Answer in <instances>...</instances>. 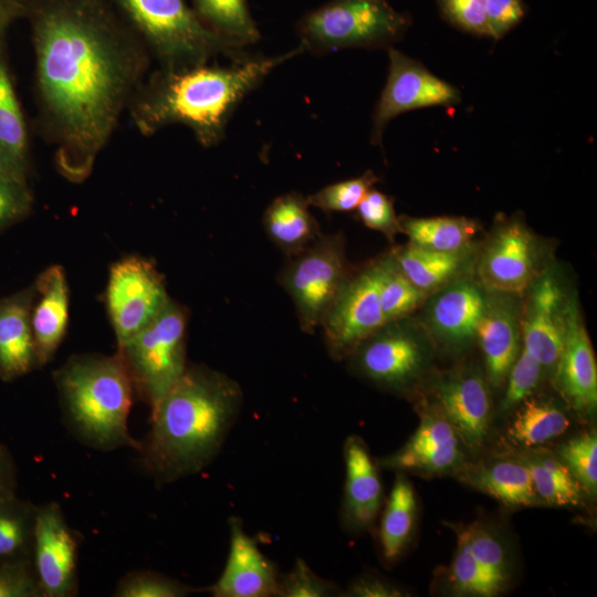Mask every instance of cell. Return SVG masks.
<instances>
[{
  "instance_id": "1",
  "label": "cell",
  "mask_w": 597,
  "mask_h": 597,
  "mask_svg": "<svg viewBox=\"0 0 597 597\" xmlns=\"http://www.w3.org/2000/svg\"><path fill=\"white\" fill-rule=\"evenodd\" d=\"M41 132L59 172L82 182L146 78L150 53L111 0H31Z\"/></svg>"
},
{
  "instance_id": "2",
  "label": "cell",
  "mask_w": 597,
  "mask_h": 597,
  "mask_svg": "<svg viewBox=\"0 0 597 597\" xmlns=\"http://www.w3.org/2000/svg\"><path fill=\"white\" fill-rule=\"evenodd\" d=\"M243 404L240 385L205 365H188L151 410L137 452L157 486L203 471L220 453Z\"/></svg>"
},
{
  "instance_id": "3",
  "label": "cell",
  "mask_w": 597,
  "mask_h": 597,
  "mask_svg": "<svg viewBox=\"0 0 597 597\" xmlns=\"http://www.w3.org/2000/svg\"><path fill=\"white\" fill-rule=\"evenodd\" d=\"M302 46L273 56L205 63L181 69L158 67L134 94L127 111L136 129L151 136L171 124L188 127L203 147L217 146L241 101L277 66L303 53Z\"/></svg>"
},
{
  "instance_id": "4",
  "label": "cell",
  "mask_w": 597,
  "mask_h": 597,
  "mask_svg": "<svg viewBox=\"0 0 597 597\" xmlns=\"http://www.w3.org/2000/svg\"><path fill=\"white\" fill-rule=\"evenodd\" d=\"M53 380L64 423L80 442L100 451L139 450L128 429L134 385L119 350L73 355Z\"/></svg>"
},
{
  "instance_id": "5",
  "label": "cell",
  "mask_w": 597,
  "mask_h": 597,
  "mask_svg": "<svg viewBox=\"0 0 597 597\" xmlns=\"http://www.w3.org/2000/svg\"><path fill=\"white\" fill-rule=\"evenodd\" d=\"M119 15L165 70L209 63L218 55L244 56L207 29L188 0H111Z\"/></svg>"
},
{
  "instance_id": "6",
  "label": "cell",
  "mask_w": 597,
  "mask_h": 597,
  "mask_svg": "<svg viewBox=\"0 0 597 597\" xmlns=\"http://www.w3.org/2000/svg\"><path fill=\"white\" fill-rule=\"evenodd\" d=\"M410 25V15L388 0H329L301 18L298 45L318 55L345 49L387 50Z\"/></svg>"
},
{
  "instance_id": "7",
  "label": "cell",
  "mask_w": 597,
  "mask_h": 597,
  "mask_svg": "<svg viewBox=\"0 0 597 597\" xmlns=\"http://www.w3.org/2000/svg\"><path fill=\"white\" fill-rule=\"evenodd\" d=\"M187 310L170 300L139 333L118 347L126 363L134 391L150 411L187 368Z\"/></svg>"
},
{
  "instance_id": "8",
  "label": "cell",
  "mask_w": 597,
  "mask_h": 597,
  "mask_svg": "<svg viewBox=\"0 0 597 597\" xmlns=\"http://www.w3.org/2000/svg\"><path fill=\"white\" fill-rule=\"evenodd\" d=\"M348 277L345 243L339 234L320 235L283 268L280 284L291 296L300 327L313 334Z\"/></svg>"
},
{
  "instance_id": "9",
  "label": "cell",
  "mask_w": 597,
  "mask_h": 597,
  "mask_svg": "<svg viewBox=\"0 0 597 597\" xmlns=\"http://www.w3.org/2000/svg\"><path fill=\"white\" fill-rule=\"evenodd\" d=\"M352 369L394 392H405L421 377L428 363L422 338L401 320L386 323L346 358Z\"/></svg>"
},
{
  "instance_id": "10",
  "label": "cell",
  "mask_w": 597,
  "mask_h": 597,
  "mask_svg": "<svg viewBox=\"0 0 597 597\" xmlns=\"http://www.w3.org/2000/svg\"><path fill=\"white\" fill-rule=\"evenodd\" d=\"M170 300L163 275L150 261L130 255L115 262L106 304L118 347L156 318Z\"/></svg>"
},
{
  "instance_id": "11",
  "label": "cell",
  "mask_w": 597,
  "mask_h": 597,
  "mask_svg": "<svg viewBox=\"0 0 597 597\" xmlns=\"http://www.w3.org/2000/svg\"><path fill=\"white\" fill-rule=\"evenodd\" d=\"M387 51L388 75L373 113L370 142L374 145L381 144L387 125L402 113L429 106L452 107L461 103V93L454 85L394 46Z\"/></svg>"
},
{
  "instance_id": "12",
  "label": "cell",
  "mask_w": 597,
  "mask_h": 597,
  "mask_svg": "<svg viewBox=\"0 0 597 597\" xmlns=\"http://www.w3.org/2000/svg\"><path fill=\"white\" fill-rule=\"evenodd\" d=\"M387 323L383 313L375 263L348 276L328 306L321 326L327 353L346 359L366 338Z\"/></svg>"
},
{
  "instance_id": "13",
  "label": "cell",
  "mask_w": 597,
  "mask_h": 597,
  "mask_svg": "<svg viewBox=\"0 0 597 597\" xmlns=\"http://www.w3.org/2000/svg\"><path fill=\"white\" fill-rule=\"evenodd\" d=\"M540 249L527 227L519 219L499 226L478 265L485 289L507 295L521 294L540 276Z\"/></svg>"
},
{
  "instance_id": "14",
  "label": "cell",
  "mask_w": 597,
  "mask_h": 597,
  "mask_svg": "<svg viewBox=\"0 0 597 597\" xmlns=\"http://www.w3.org/2000/svg\"><path fill=\"white\" fill-rule=\"evenodd\" d=\"M77 538L56 502L36 506L33 566L43 597L78 593Z\"/></svg>"
},
{
  "instance_id": "15",
  "label": "cell",
  "mask_w": 597,
  "mask_h": 597,
  "mask_svg": "<svg viewBox=\"0 0 597 597\" xmlns=\"http://www.w3.org/2000/svg\"><path fill=\"white\" fill-rule=\"evenodd\" d=\"M229 552L220 577L208 588L213 597H277L280 575L276 565L259 548L242 520L231 516Z\"/></svg>"
},
{
  "instance_id": "16",
  "label": "cell",
  "mask_w": 597,
  "mask_h": 597,
  "mask_svg": "<svg viewBox=\"0 0 597 597\" xmlns=\"http://www.w3.org/2000/svg\"><path fill=\"white\" fill-rule=\"evenodd\" d=\"M461 439L441 409L421 413L410 439L396 452L377 463L397 472L444 474L463 462Z\"/></svg>"
},
{
  "instance_id": "17",
  "label": "cell",
  "mask_w": 597,
  "mask_h": 597,
  "mask_svg": "<svg viewBox=\"0 0 597 597\" xmlns=\"http://www.w3.org/2000/svg\"><path fill=\"white\" fill-rule=\"evenodd\" d=\"M555 385L580 412L597 406V366L588 333L576 301L565 303L563 348L555 366Z\"/></svg>"
},
{
  "instance_id": "18",
  "label": "cell",
  "mask_w": 597,
  "mask_h": 597,
  "mask_svg": "<svg viewBox=\"0 0 597 597\" xmlns=\"http://www.w3.org/2000/svg\"><path fill=\"white\" fill-rule=\"evenodd\" d=\"M565 303L562 289L551 273L538 276L520 322L523 348L544 368L555 367L564 339Z\"/></svg>"
},
{
  "instance_id": "19",
  "label": "cell",
  "mask_w": 597,
  "mask_h": 597,
  "mask_svg": "<svg viewBox=\"0 0 597 597\" xmlns=\"http://www.w3.org/2000/svg\"><path fill=\"white\" fill-rule=\"evenodd\" d=\"M345 483L341 523L349 533L371 531L378 517L383 486L378 463L371 458L364 440L355 434L344 441Z\"/></svg>"
},
{
  "instance_id": "20",
  "label": "cell",
  "mask_w": 597,
  "mask_h": 597,
  "mask_svg": "<svg viewBox=\"0 0 597 597\" xmlns=\"http://www.w3.org/2000/svg\"><path fill=\"white\" fill-rule=\"evenodd\" d=\"M441 411L454 427L461 441L478 449L489 432L490 395L482 375L464 370L442 378L436 386Z\"/></svg>"
},
{
  "instance_id": "21",
  "label": "cell",
  "mask_w": 597,
  "mask_h": 597,
  "mask_svg": "<svg viewBox=\"0 0 597 597\" xmlns=\"http://www.w3.org/2000/svg\"><path fill=\"white\" fill-rule=\"evenodd\" d=\"M34 284L0 298V378L12 381L39 368L31 313Z\"/></svg>"
},
{
  "instance_id": "22",
  "label": "cell",
  "mask_w": 597,
  "mask_h": 597,
  "mask_svg": "<svg viewBox=\"0 0 597 597\" xmlns=\"http://www.w3.org/2000/svg\"><path fill=\"white\" fill-rule=\"evenodd\" d=\"M485 296L469 280L448 284L437 292L427 308V324L433 335L450 346H462L475 337Z\"/></svg>"
},
{
  "instance_id": "23",
  "label": "cell",
  "mask_w": 597,
  "mask_h": 597,
  "mask_svg": "<svg viewBox=\"0 0 597 597\" xmlns=\"http://www.w3.org/2000/svg\"><path fill=\"white\" fill-rule=\"evenodd\" d=\"M31 325L39 366L46 365L61 345L69 321V286L62 266L51 265L34 282Z\"/></svg>"
},
{
  "instance_id": "24",
  "label": "cell",
  "mask_w": 597,
  "mask_h": 597,
  "mask_svg": "<svg viewBox=\"0 0 597 597\" xmlns=\"http://www.w3.org/2000/svg\"><path fill=\"white\" fill-rule=\"evenodd\" d=\"M499 296H485L475 329L488 376L493 386H501L520 352V322L513 303Z\"/></svg>"
},
{
  "instance_id": "25",
  "label": "cell",
  "mask_w": 597,
  "mask_h": 597,
  "mask_svg": "<svg viewBox=\"0 0 597 597\" xmlns=\"http://www.w3.org/2000/svg\"><path fill=\"white\" fill-rule=\"evenodd\" d=\"M7 30H0V168L27 178L28 127L8 63Z\"/></svg>"
},
{
  "instance_id": "26",
  "label": "cell",
  "mask_w": 597,
  "mask_h": 597,
  "mask_svg": "<svg viewBox=\"0 0 597 597\" xmlns=\"http://www.w3.org/2000/svg\"><path fill=\"white\" fill-rule=\"evenodd\" d=\"M310 207L303 195L287 192L276 197L264 211L265 232L286 255H297L321 235Z\"/></svg>"
},
{
  "instance_id": "27",
  "label": "cell",
  "mask_w": 597,
  "mask_h": 597,
  "mask_svg": "<svg viewBox=\"0 0 597 597\" xmlns=\"http://www.w3.org/2000/svg\"><path fill=\"white\" fill-rule=\"evenodd\" d=\"M463 482L507 506H532L541 502L531 474L520 460L501 459L460 468Z\"/></svg>"
},
{
  "instance_id": "28",
  "label": "cell",
  "mask_w": 597,
  "mask_h": 597,
  "mask_svg": "<svg viewBox=\"0 0 597 597\" xmlns=\"http://www.w3.org/2000/svg\"><path fill=\"white\" fill-rule=\"evenodd\" d=\"M416 515L413 486L404 472H397L378 528L380 553L387 564L395 563L405 553L413 533Z\"/></svg>"
},
{
  "instance_id": "29",
  "label": "cell",
  "mask_w": 597,
  "mask_h": 597,
  "mask_svg": "<svg viewBox=\"0 0 597 597\" xmlns=\"http://www.w3.org/2000/svg\"><path fill=\"white\" fill-rule=\"evenodd\" d=\"M391 254L406 277L427 295L448 285L459 275L465 263L467 251L439 252L410 243Z\"/></svg>"
},
{
  "instance_id": "30",
  "label": "cell",
  "mask_w": 597,
  "mask_h": 597,
  "mask_svg": "<svg viewBox=\"0 0 597 597\" xmlns=\"http://www.w3.org/2000/svg\"><path fill=\"white\" fill-rule=\"evenodd\" d=\"M195 13L212 33L242 50L260 40L248 0H190Z\"/></svg>"
},
{
  "instance_id": "31",
  "label": "cell",
  "mask_w": 597,
  "mask_h": 597,
  "mask_svg": "<svg viewBox=\"0 0 597 597\" xmlns=\"http://www.w3.org/2000/svg\"><path fill=\"white\" fill-rule=\"evenodd\" d=\"M36 505L15 495L0 500V566L33 564Z\"/></svg>"
},
{
  "instance_id": "32",
  "label": "cell",
  "mask_w": 597,
  "mask_h": 597,
  "mask_svg": "<svg viewBox=\"0 0 597 597\" xmlns=\"http://www.w3.org/2000/svg\"><path fill=\"white\" fill-rule=\"evenodd\" d=\"M399 221L411 244L439 252L467 251L478 229L464 217H401Z\"/></svg>"
},
{
  "instance_id": "33",
  "label": "cell",
  "mask_w": 597,
  "mask_h": 597,
  "mask_svg": "<svg viewBox=\"0 0 597 597\" xmlns=\"http://www.w3.org/2000/svg\"><path fill=\"white\" fill-rule=\"evenodd\" d=\"M507 427V437L522 447H535L563 434L569 419L555 404L526 398Z\"/></svg>"
},
{
  "instance_id": "34",
  "label": "cell",
  "mask_w": 597,
  "mask_h": 597,
  "mask_svg": "<svg viewBox=\"0 0 597 597\" xmlns=\"http://www.w3.org/2000/svg\"><path fill=\"white\" fill-rule=\"evenodd\" d=\"M531 474L534 491L542 503L557 506H577L582 502V488L570 471L548 452H534L521 457Z\"/></svg>"
},
{
  "instance_id": "35",
  "label": "cell",
  "mask_w": 597,
  "mask_h": 597,
  "mask_svg": "<svg viewBox=\"0 0 597 597\" xmlns=\"http://www.w3.org/2000/svg\"><path fill=\"white\" fill-rule=\"evenodd\" d=\"M375 266L379 302L387 323L406 317L426 294L406 277L391 253L375 262Z\"/></svg>"
},
{
  "instance_id": "36",
  "label": "cell",
  "mask_w": 597,
  "mask_h": 597,
  "mask_svg": "<svg viewBox=\"0 0 597 597\" xmlns=\"http://www.w3.org/2000/svg\"><path fill=\"white\" fill-rule=\"evenodd\" d=\"M457 534V544L465 547L490 574L506 583L507 559L503 545L480 523L450 525Z\"/></svg>"
},
{
  "instance_id": "37",
  "label": "cell",
  "mask_w": 597,
  "mask_h": 597,
  "mask_svg": "<svg viewBox=\"0 0 597 597\" xmlns=\"http://www.w3.org/2000/svg\"><path fill=\"white\" fill-rule=\"evenodd\" d=\"M450 583L461 595L492 597L502 591L505 582L486 572L468 552L458 544L450 567Z\"/></svg>"
},
{
  "instance_id": "38",
  "label": "cell",
  "mask_w": 597,
  "mask_h": 597,
  "mask_svg": "<svg viewBox=\"0 0 597 597\" xmlns=\"http://www.w3.org/2000/svg\"><path fill=\"white\" fill-rule=\"evenodd\" d=\"M378 180L371 170H367L358 177L328 185L306 199L311 207L324 212L353 211Z\"/></svg>"
},
{
  "instance_id": "39",
  "label": "cell",
  "mask_w": 597,
  "mask_h": 597,
  "mask_svg": "<svg viewBox=\"0 0 597 597\" xmlns=\"http://www.w3.org/2000/svg\"><path fill=\"white\" fill-rule=\"evenodd\" d=\"M559 459L588 494L597 491V436L595 431L574 437L559 449Z\"/></svg>"
},
{
  "instance_id": "40",
  "label": "cell",
  "mask_w": 597,
  "mask_h": 597,
  "mask_svg": "<svg viewBox=\"0 0 597 597\" xmlns=\"http://www.w3.org/2000/svg\"><path fill=\"white\" fill-rule=\"evenodd\" d=\"M197 589L191 586L151 570H134L117 584V597H186Z\"/></svg>"
},
{
  "instance_id": "41",
  "label": "cell",
  "mask_w": 597,
  "mask_h": 597,
  "mask_svg": "<svg viewBox=\"0 0 597 597\" xmlns=\"http://www.w3.org/2000/svg\"><path fill=\"white\" fill-rule=\"evenodd\" d=\"M342 593L334 582L317 575L301 557L290 572L280 575L277 597H333Z\"/></svg>"
},
{
  "instance_id": "42",
  "label": "cell",
  "mask_w": 597,
  "mask_h": 597,
  "mask_svg": "<svg viewBox=\"0 0 597 597\" xmlns=\"http://www.w3.org/2000/svg\"><path fill=\"white\" fill-rule=\"evenodd\" d=\"M544 367L524 348L520 349L506 376L507 385L501 405L506 411L531 397L542 379Z\"/></svg>"
},
{
  "instance_id": "43",
  "label": "cell",
  "mask_w": 597,
  "mask_h": 597,
  "mask_svg": "<svg viewBox=\"0 0 597 597\" xmlns=\"http://www.w3.org/2000/svg\"><path fill=\"white\" fill-rule=\"evenodd\" d=\"M33 197L27 178L0 168V229L8 228L31 211Z\"/></svg>"
},
{
  "instance_id": "44",
  "label": "cell",
  "mask_w": 597,
  "mask_h": 597,
  "mask_svg": "<svg viewBox=\"0 0 597 597\" xmlns=\"http://www.w3.org/2000/svg\"><path fill=\"white\" fill-rule=\"evenodd\" d=\"M488 0H437L441 17L455 29L476 35L488 36Z\"/></svg>"
},
{
  "instance_id": "45",
  "label": "cell",
  "mask_w": 597,
  "mask_h": 597,
  "mask_svg": "<svg viewBox=\"0 0 597 597\" xmlns=\"http://www.w3.org/2000/svg\"><path fill=\"white\" fill-rule=\"evenodd\" d=\"M363 223L369 229L385 234L389 240L401 232L399 218L396 216L390 197L371 188L356 208Z\"/></svg>"
},
{
  "instance_id": "46",
  "label": "cell",
  "mask_w": 597,
  "mask_h": 597,
  "mask_svg": "<svg viewBox=\"0 0 597 597\" xmlns=\"http://www.w3.org/2000/svg\"><path fill=\"white\" fill-rule=\"evenodd\" d=\"M0 597H43L32 563L0 566Z\"/></svg>"
},
{
  "instance_id": "47",
  "label": "cell",
  "mask_w": 597,
  "mask_h": 597,
  "mask_svg": "<svg viewBox=\"0 0 597 597\" xmlns=\"http://www.w3.org/2000/svg\"><path fill=\"white\" fill-rule=\"evenodd\" d=\"M523 0H488L489 38L498 41L514 29L525 17Z\"/></svg>"
},
{
  "instance_id": "48",
  "label": "cell",
  "mask_w": 597,
  "mask_h": 597,
  "mask_svg": "<svg viewBox=\"0 0 597 597\" xmlns=\"http://www.w3.org/2000/svg\"><path fill=\"white\" fill-rule=\"evenodd\" d=\"M342 596L350 597H398L402 591L394 584L374 575H365L355 579Z\"/></svg>"
},
{
  "instance_id": "49",
  "label": "cell",
  "mask_w": 597,
  "mask_h": 597,
  "mask_svg": "<svg viewBox=\"0 0 597 597\" xmlns=\"http://www.w3.org/2000/svg\"><path fill=\"white\" fill-rule=\"evenodd\" d=\"M17 468L9 450L0 443V500L15 495Z\"/></svg>"
},
{
  "instance_id": "50",
  "label": "cell",
  "mask_w": 597,
  "mask_h": 597,
  "mask_svg": "<svg viewBox=\"0 0 597 597\" xmlns=\"http://www.w3.org/2000/svg\"><path fill=\"white\" fill-rule=\"evenodd\" d=\"M25 9L14 0H0V30L8 29L18 18H24Z\"/></svg>"
},
{
  "instance_id": "51",
  "label": "cell",
  "mask_w": 597,
  "mask_h": 597,
  "mask_svg": "<svg viewBox=\"0 0 597 597\" xmlns=\"http://www.w3.org/2000/svg\"><path fill=\"white\" fill-rule=\"evenodd\" d=\"M17 1L18 3H20L24 9H25V6L31 1V0H14Z\"/></svg>"
}]
</instances>
